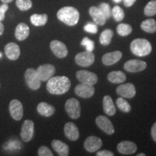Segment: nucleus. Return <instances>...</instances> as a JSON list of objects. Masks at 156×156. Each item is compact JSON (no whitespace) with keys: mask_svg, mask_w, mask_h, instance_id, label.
I'll return each mask as SVG.
<instances>
[{"mask_svg":"<svg viewBox=\"0 0 156 156\" xmlns=\"http://www.w3.org/2000/svg\"><path fill=\"white\" fill-rule=\"evenodd\" d=\"M136 0H124V4L126 7H131L134 4Z\"/></svg>","mask_w":156,"mask_h":156,"instance_id":"nucleus-42","label":"nucleus"},{"mask_svg":"<svg viewBox=\"0 0 156 156\" xmlns=\"http://www.w3.org/2000/svg\"><path fill=\"white\" fill-rule=\"evenodd\" d=\"M50 48L54 55L58 58L66 57L68 54V49L66 45L58 40H54L50 43Z\"/></svg>","mask_w":156,"mask_h":156,"instance_id":"nucleus-13","label":"nucleus"},{"mask_svg":"<svg viewBox=\"0 0 156 156\" xmlns=\"http://www.w3.org/2000/svg\"><path fill=\"white\" fill-rule=\"evenodd\" d=\"M151 135L152 138L156 142V122L154 123V124L151 128Z\"/></svg>","mask_w":156,"mask_h":156,"instance_id":"nucleus-41","label":"nucleus"},{"mask_svg":"<svg viewBox=\"0 0 156 156\" xmlns=\"http://www.w3.org/2000/svg\"><path fill=\"white\" fill-rule=\"evenodd\" d=\"M5 55L9 60L15 61L20 57V49L19 46L14 42H9L5 46Z\"/></svg>","mask_w":156,"mask_h":156,"instance_id":"nucleus-17","label":"nucleus"},{"mask_svg":"<svg viewBox=\"0 0 156 156\" xmlns=\"http://www.w3.org/2000/svg\"><path fill=\"white\" fill-rule=\"evenodd\" d=\"M116 105L118 108L124 113H129L131 111V106L129 103L122 97L116 99Z\"/></svg>","mask_w":156,"mask_h":156,"instance_id":"nucleus-32","label":"nucleus"},{"mask_svg":"<svg viewBox=\"0 0 156 156\" xmlns=\"http://www.w3.org/2000/svg\"><path fill=\"white\" fill-rule=\"evenodd\" d=\"M117 34L121 36H129L132 31V28L130 25L126 23H121L116 28Z\"/></svg>","mask_w":156,"mask_h":156,"instance_id":"nucleus-30","label":"nucleus"},{"mask_svg":"<svg viewBox=\"0 0 156 156\" xmlns=\"http://www.w3.org/2000/svg\"><path fill=\"white\" fill-rule=\"evenodd\" d=\"M116 93L123 98H132L136 94V89L134 84L126 83L117 87Z\"/></svg>","mask_w":156,"mask_h":156,"instance_id":"nucleus-16","label":"nucleus"},{"mask_svg":"<svg viewBox=\"0 0 156 156\" xmlns=\"http://www.w3.org/2000/svg\"><path fill=\"white\" fill-rule=\"evenodd\" d=\"M0 87H1V85H0Z\"/></svg>","mask_w":156,"mask_h":156,"instance_id":"nucleus-47","label":"nucleus"},{"mask_svg":"<svg viewBox=\"0 0 156 156\" xmlns=\"http://www.w3.org/2000/svg\"><path fill=\"white\" fill-rule=\"evenodd\" d=\"M9 8V6L7 4H3L0 6V21L4 20L5 17V12Z\"/></svg>","mask_w":156,"mask_h":156,"instance_id":"nucleus-39","label":"nucleus"},{"mask_svg":"<svg viewBox=\"0 0 156 156\" xmlns=\"http://www.w3.org/2000/svg\"><path fill=\"white\" fill-rule=\"evenodd\" d=\"M38 155L39 156H53V153L49 148L46 146H41L39 147L38 151Z\"/></svg>","mask_w":156,"mask_h":156,"instance_id":"nucleus-37","label":"nucleus"},{"mask_svg":"<svg viewBox=\"0 0 156 156\" xmlns=\"http://www.w3.org/2000/svg\"><path fill=\"white\" fill-rule=\"evenodd\" d=\"M25 80L29 88L33 90H37L41 87V80L37 75L36 70L29 68L25 73Z\"/></svg>","mask_w":156,"mask_h":156,"instance_id":"nucleus-5","label":"nucleus"},{"mask_svg":"<svg viewBox=\"0 0 156 156\" xmlns=\"http://www.w3.org/2000/svg\"><path fill=\"white\" fill-rule=\"evenodd\" d=\"M95 123L103 132L108 135H112L114 133L115 129L113 124L106 116H102V115L97 116L95 119Z\"/></svg>","mask_w":156,"mask_h":156,"instance_id":"nucleus-11","label":"nucleus"},{"mask_svg":"<svg viewBox=\"0 0 156 156\" xmlns=\"http://www.w3.org/2000/svg\"><path fill=\"white\" fill-rule=\"evenodd\" d=\"M103 111L108 116H114L116 114V107H115L112 97L106 95L103 99Z\"/></svg>","mask_w":156,"mask_h":156,"instance_id":"nucleus-25","label":"nucleus"},{"mask_svg":"<svg viewBox=\"0 0 156 156\" xmlns=\"http://www.w3.org/2000/svg\"><path fill=\"white\" fill-rule=\"evenodd\" d=\"M75 93L79 97L89 98L94 95L95 88L93 85L81 83L75 87Z\"/></svg>","mask_w":156,"mask_h":156,"instance_id":"nucleus-15","label":"nucleus"},{"mask_svg":"<svg viewBox=\"0 0 156 156\" xmlns=\"http://www.w3.org/2000/svg\"><path fill=\"white\" fill-rule=\"evenodd\" d=\"M89 13L96 25H103L106 23V17L98 7H94V6L91 7L89 9Z\"/></svg>","mask_w":156,"mask_h":156,"instance_id":"nucleus-21","label":"nucleus"},{"mask_svg":"<svg viewBox=\"0 0 156 156\" xmlns=\"http://www.w3.org/2000/svg\"><path fill=\"white\" fill-rule=\"evenodd\" d=\"M113 1H114V2H116V3H119V2H120L122 0H113Z\"/></svg>","mask_w":156,"mask_h":156,"instance_id":"nucleus-46","label":"nucleus"},{"mask_svg":"<svg viewBox=\"0 0 156 156\" xmlns=\"http://www.w3.org/2000/svg\"><path fill=\"white\" fill-rule=\"evenodd\" d=\"M145 32L154 34L156 32V21L154 19H147L144 20L140 25Z\"/></svg>","mask_w":156,"mask_h":156,"instance_id":"nucleus-28","label":"nucleus"},{"mask_svg":"<svg viewBox=\"0 0 156 156\" xmlns=\"http://www.w3.org/2000/svg\"><path fill=\"white\" fill-rule=\"evenodd\" d=\"M97 156H114V154L112 152L103 150V151H100L96 153Z\"/></svg>","mask_w":156,"mask_h":156,"instance_id":"nucleus-40","label":"nucleus"},{"mask_svg":"<svg viewBox=\"0 0 156 156\" xmlns=\"http://www.w3.org/2000/svg\"><path fill=\"white\" fill-rule=\"evenodd\" d=\"M64 108H65L67 114L69 115V116L71 119H77L80 116L81 106L80 103L77 99L74 98L68 99L66 101Z\"/></svg>","mask_w":156,"mask_h":156,"instance_id":"nucleus-4","label":"nucleus"},{"mask_svg":"<svg viewBox=\"0 0 156 156\" xmlns=\"http://www.w3.org/2000/svg\"><path fill=\"white\" fill-rule=\"evenodd\" d=\"M75 61L77 64L81 67H89L94 62L95 55L92 51H85L77 54L75 57Z\"/></svg>","mask_w":156,"mask_h":156,"instance_id":"nucleus-8","label":"nucleus"},{"mask_svg":"<svg viewBox=\"0 0 156 156\" xmlns=\"http://www.w3.org/2000/svg\"><path fill=\"white\" fill-rule=\"evenodd\" d=\"M122 57V53L119 51L109 52L103 56L102 62L104 65L111 66L118 62Z\"/></svg>","mask_w":156,"mask_h":156,"instance_id":"nucleus-20","label":"nucleus"},{"mask_svg":"<svg viewBox=\"0 0 156 156\" xmlns=\"http://www.w3.org/2000/svg\"><path fill=\"white\" fill-rule=\"evenodd\" d=\"M31 0H16V6L20 10L26 11L32 7Z\"/></svg>","mask_w":156,"mask_h":156,"instance_id":"nucleus-34","label":"nucleus"},{"mask_svg":"<svg viewBox=\"0 0 156 156\" xmlns=\"http://www.w3.org/2000/svg\"><path fill=\"white\" fill-rule=\"evenodd\" d=\"M55 67L54 65L50 64H43L39 66L36 69L37 75L41 81H48L51 77H52L55 73Z\"/></svg>","mask_w":156,"mask_h":156,"instance_id":"nucleus-9","label":"nucleus"},{"mask_svg":"<svg viewBox=\"0 0 156 156\" xmlns=\"http://www.w3.org/2000/svg\"><path fill=\"white\" fill-rule=\"evenodd\" d=\"M98 8L100 9L101 12L103 13V15H105L106 19L109 18V17L112 16V10H111L110 5H109L108 4L105 2L101 3L100 4V5H99Z\"/></svg>","mask_w":156,"mask_h":156,"instance_id":"nucleus-35","label":"nucleus"},{"mask_svg":"<svg viewBox=\"0 0 156 156\" xmlns=\"http://www.w3.org/2000/svg\"><path fill=\"white\" fill-rule=\"evenodd\" d=\"M84 30L90 34H96L98 32L97 25L92 23H88L84 26Z\"/></svg>","mask_w":156,"mask_h":156,"instance_id":"nucleus-38","label":"nucleus"},{"mask_svg":"<svg viewBox=\"0 0 156 156\" xmlns=\"http://www.w3.org/2000/svg\"><path fill=\"white\" fill-rule=\"evenodd\" d=\"M64 132L66 137L71 141H77L80 137V132L77 126L73 122H67L64 125Z\"/></svg>","mask_w":156,"mask_h":156,"instance_id":"nucleus-18","label":"nucleus"},{"mask_svg":"<svg viewBox=\"0 0 156 156\" xmlns=\"http://www.w3.org/2000/svg\"><path fill=\"white\" fill-rule=\"evenodd\" d=\"M1 1L4 4H8V3L12 2L13 0H1Z\"/></svg>","mask_w":156,"mask_h":156,"instance_id":"nucleus-44","label":"nucleus"},{"mask_svg":"<svg viewBox=\"0 0 156 156\" xmlns=\"http://www.w3.org/2000/svg\"><path fill=\"white\" fill-rule=\"evenodd\" d=\"M136 155H137V156H145L146 155L145 153H140V154H137Z\"/></svg>","mask_w":156,"mask_h":156,"instance_id":"nucleus-45","label":"nucleus"},{"mask_svg":"<svg viewBox=\"0 0 156 156\" xmlns=\"http://www.w3.org/2000/svg\"><path fill=\"white\" fill-rule=\"evenodd\" d=\"M102 140L95 136H90L84 142V147L90 153H94L98 151L102 147Z\"/></svg>","mask_w":156,"mask_h":156,"instance_id":"nucleus-14","label":"nucleus"},{"mask_svg":"<svg viewBox=\"0 0 156 156\" xmlns=\"http://www.w3.org/2000/svg\"><path fill=\"white\" fill-rule=\"evenodd\" d=\"M147 67V63L138 59H131L125 62L124 68L129 73H139Z\"/></svg>","mask_w":156,"mask_h":156,"instance_id":"nucleus-12","label":"nucleus"},{"mask_svg":"<svg viewBox=\"0 0 156 156\" xmlns=\"http://www.w3.org/2000/svg\"><path fill=\"white\" fill-rule=\"evenodd\" d=\"M37 112L43 116L49 117L54 114L55 108L48 103L41 102L37 106Z\"/></svg>","mask_w":156,"mask_h":156,"instance_id":"nucleus-24","label":"nucleus"},{"mask_svg":"<svg viewBox=\"0 0 156 156\" xmlns=\"http://www.w3.org/2000/svg\"><path fill=\"white\" fill-rule=\"evenodd\" d=\"M81 45L85 46L86 48V51H93L95 48L94 42L92 40H90V39H89L87 37H85V38L83 39L81 42Z\"/></svg>","mask_w":156,"mask_h":156,"instance_id":"nucleus-36","label":"nucleus"},{"mask_svg":"<svg viewBox=\"0 0 156 156\" xmlns=\"http://www.w3.org/2000/svg\"><path fill=\"white\" fill-rule=\"evenodd\" d=\"M132 53L137 56H145L152 51V46L149 41L145 38H136L130 44Z\"/></svg>","mask_w":156,"mask_h":156,"instance_id":"nucleus-3","label":"nucleus"},{"mask_svg":"<svg viewBox=\"0 0 156 156\" xmlns=\"http://www.w3.org/2000/svg\"><path fill=\"white\" fill-rule=\"evenodd\" d=\"M76 77L77 80L81 83L87 84V85H94L97 83L98 77L96 74L87 70H79L76 73Z\"/></svg>","mask_w":156,"mask_h":156,"instance_id":"nucleus-7","label":"nucleus"},{"mask_svg":"<svg viewBox=\"0 0 156 156\" xmlns=\"http://www.w3.org/2000/svg\"><path fill=\"white\" fill-rule=\"evenodd\" d=\"M30 22L35 26H43L48 21V15L46 14H34L30 16Z\"/></svg>","mask_w":156,"mask_h":156,"instance_id":"nucleus-27","label":"nucleus"},{"mask_svg":"<svg viewBox=\"0 0 156 156\" xmlns=\"http://www.w3.org/2000/svg\"><path fill=\"white\" fill-rule=\"evenodd\" d=\"M53 149L60 156H67L69 153V147L67 144L58 140H54L51 142Z\"/></svg>","mask_w":156,"mask_h":156,"instance_id":"nucleus-22","label":"nucleus"},{"mask_svg":"<svg viewBox=\"0 0 156 156\" xmlns=\"http://www.w3.org/2000/svg\"><path fill=\"white\" fill-rule=\"evenodd\" d=\"M29 34H30V28L28 25L21 23L17 25L15 28V36L17 40L20 41H24L29 36Z\"/></svg>","mask_w":156,"mask_h":156,"instance_id":"nucleus-23","label":"nucleus"},{"mask_svg":"<svg viewBox=\"0 0 156 156\" xmlns=\"http://www.w3.org/2000/svg\"><path fill=\"white\" fill-rule=\"evenodd\" d=\"M71 87V82L65 76L52 77L47 81L46 89L52 95H62L69 90Z\"/></svg>","mask_w":156,"mask_h":156,"instance_id":"nucleus-1","label":"nucleus"},{"mask_svg":"<svg viewBox=\"0 0 156 156\" xmlns=\"http://www.w3.org/2000/svg\"><path fill=\"white\" fill-rule=\"evenodd\" d=\"M112 15L114 20L117 22L122 20L124 17V10L121 8L119 6H115L113 7L112 10Z\"/></svg>","mask_w":156,"mask_h":156,"instance_id":"nucleus-33","label":"nucleus"},{"mask_svg":"<svg viewBox=\"0 0 156 156\" xmlns=\"http://www.w3.org/2000/svg\"><path fill=\"white\" fill-rule=\"evenodd\" d=\"M117 150L120 153L124 155H131L136 151L137 146L133 142L123 141L117 145Z\"/></svg>","mask_w":156,"mask_h":156,"instance_id":"nucleus-19","label":"nucleus"},{"mask_svg":"<svg viewBox=\"0 0 156 156\" xmlns=\"http://www.w3.org/2000/svg\"><path fill=\"white\" fill-rule=\"evenodd\" d=\"M57 17L60 21L69 26L77 25L80 19V13L73 7H62L57 12Z\"/></svg>","mask_w":156,"mask_h":156,"instance_id":"nucleus-2","label":"nucleus"},{"mask_svg":"<svg viewBox=\"0 0 156 156\" xmlns=\"http://www.w3.org/2000/svg\"><path fill=\"white\" fill-rule=\"evenodd\" d=\"M113 36H114L113 30L110 29H106L101 33L100 38H99V41L103 46H107L112 41Z\"/></svg>","mask_w":156,"mask_h":156,"instance_id":"nucleus-29","label":"nucleus"},{"mask_svg":"<svg viewBox=\"0 0 156 156\" xmlns=\"http://www.w3.org/2000/svg\"><path fill=\"white\" fill-rule=\"evenodd\" d=\"M10 116L15 121L22 119L23 116V106L22 103L17 99H13L10 101L9 106Z\"/></svg>","mask_w":156,"mask_h":156,"instance_id":"nucleus-10","label":"nucleus"},{"mask_svg":"<svg viewBox=\"0 0 156 156\" xmlns=\"http://www.w3.org/2000/svg\"><path fill=\"white\" fill-rule=\"evenodd\" d=\"M144 13L146 16L151 17L156 15V0L149 2L144 9Z\"/></svg>","mask_w":156,"mask_h":156,"instance_id":"nucleus-31","label":"nucleus"},{"mask_svg":"<svg viewBox=\"0 0 156 156\" xmlns=\"http://www.w3.org/2000/svg\"><path fill=\"white\" fill-rule=\"evenodd\" d=\"M4 30H5V26H4L2 21H0V36H2L4 34Z\"/></svg>","mask_w":156,"mask_h":156,"instance_id":"nucleus-43","label":"nucleus"},{"mask_svg":"<svg viewBox=\"0 0 156 156\" xmlns=\"http://www.w3.org/2000/svg\"><path fill=\"white\" fill-rule=\"evenodd\" d=\"M125 74L122 71H113L108 75V80L112 83H123L126 80Z\"/></svg>","mask_w":156,"mask_h":156,"instance_id":"nucleus-26","label":"nucleus"},{"mask_svg":"<svg viewBox=\"0 0 156 156\" xmlns=\"http://www.w3.org/2000/svg\"><path fill=\"white\" fill-rule=\"evenodd\" d=\"M34 122L27 119L23 122L20 131V137L23 142H28L33 139L34 135Z\"/></svg>","mask_w":156,"mask_h":156,"instance_id":"nucleus-6","label":"nucleus"}]
</instances>
